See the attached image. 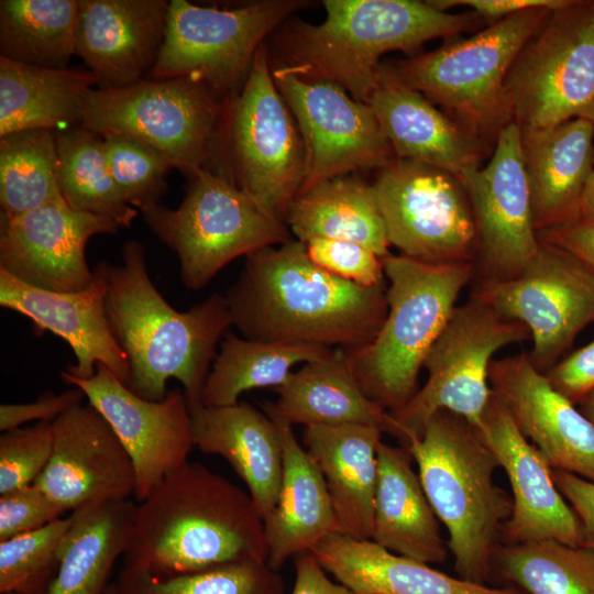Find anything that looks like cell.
I'll return each instance as SVG.
<instances>
[{
	"label": "cell",
	"instance_id": "obj_1",
	"mask_svg": "<svg viewBox=\"0 0 594 594\" xmlns=\"http://www.w3.org/2000/svg\"><path fill=\"white\" fill-rule=\"evenodd\" d=\"M226 297L245 339L342 350L372 342L388 310L384 285L366 287L329 273L298 240L248 255Z\"/></svg>",
	"mask_w": 594,
	"mask_h": 594
},
{
	"label": "cell",
	"instance_id": "obj_2",
	"mask_svg": "<svg viewBox=\"0 0 594 594\" xmlns=\"http://www.w3.org/2000/svg\"><path fill=\"white\" fill-rule=\"evenodd\" d=\"M267 554L264 521L249 492L187 462L136 505L123 566L170 576L267 561Z\"/></svg>",
	"mask_w": 594,
	"mask_h": 594
},
{
	"label": "cell",
	"instance_id": "obj_3",
	"mask_svg": "<svg viewBox=\"0 0 594 594\" xmlns=\"http://www.w3.org/2000/svg\"><path fill=\"white\" fill-rule=\"evenodd\" d=\"M122 264L109 265L106 312L110 330L128 356L127 386L148 400L163 399L176 378L188 407L202 404L217 343L233 324L226 296L215 293L187 311H177L148 275L145 249L129 240Z\"/></svg>",
	"mask_w": 594,
	"mask_h": 594
},
{
	"label": "cell",
	"instance_id": "obj_4",
	"mask_svg": "<svg viewBox=\"0 0 594 594\" xmlns=\"http://www.w3.org/2000/svg\"><path fill=\"white\" fill-rule=\"evenodd\" d=\"M320 24L285 21L275 31L274 67L311 81H332L367 103L380 57L409 52L438 37L476 30L484 21L472 11L450 13L428 1L324 0Z\"/></svg>",
	"mask_w": 594,
	"mask_h": 594
},
{
	"label": "cell",
	"instance_id": "obj_5",
	"mask_svg": "<svg viewBox=\"0 0 594 594\" xmlns=\"http://www.w3.org/2000/svg\"><path fill=\"white\" fill-rule=\"evenodd\" d=\"M439 521L460 579L485 584L512 497L495 482L498 461L479 430L464 418L440 410L420 437L403 444Z\"/></svg>",
	"mask_w": 594,
	"mask_h": 594
},
{
	"label": "cell",
	"instance_id": "obj_6",
	"mask_svg": "<svg viewBox=\"0 0 594 594\" xmlns=\"http://www.w3.org/2000/svg\"><path fill=\"white\" fill-rule=\"evenodd\" d=\"M388 310L372 342L344 350L363 393L389 414L416 394L428 352L474 277L472 262L427 264L389 254L382 258Z\"/></svg>",
	"mask_w": 594,
	"mask_h": 594
},
{
	"label": "cell",
	"instance_id": "obj_7",
	"mask_svg": "<svg viewBox=\"0 0 594 594\" xmlns=\"http://www.w3.org/2000/svg\"><path fill=\"white\" fill-rule=\"evenodd\" d=\"M553 9L525 10L472 36H452L428 53L387 65L483 144L508 124L505 81L528 40Z\"/></svg>",
	"mask_w": 594,
	"mask_h": 594
},
{
	"label": "cell",
	"instance_id": "obj_8",
	"mask_svg": "<svg viewBox=\"0 0 594 594\" xmlns=\"http://www.w3.org/2000/svg\"><path fill=\"white\" fill-rule=\"evenodd\" d=\"M271 65L263 43L244 85L226 99L209 168L285 222L305 177L306 150Z\"/></svg>",
	"mask_w": 594,
	"mask_h": 594
},
{
	"label": "cell",
	"instance_id": "obj_9",
	"mask_svg": "<svg viewBox=\"0 0 594 594\" xmlns=\"http://www.w3.org/2000/svg\"><path fill=\"white\" fill-rule=\"evenodd\" d=\"M188 180L176 209L160 204L141 211L177 254L186 288L201 289L233 260L292 240L286 222L209 167Z\"/></svg>",
	"mask_w": 594,
	"mask_h": 594
},
{
	"label": "cell",
	"instance_id": "obj_10",
	"mask_svg": "<svg viewBox=\"0 0 594 594\" xmlns=\"http://www.w3.org/2000/svg\"><path fill=\"white\" fill-rule=\"evenodd\" d=\"M505 97L521 133L594 122V0H566L549 12L515 58Z\"/></svg>",
	"mask_w": 594,
	"mask_h": 594
},
{
	"label": "cell",
	"instance_id": "obj_11",
	"mask_svg": "<svg viewBox=\"0 0 594 594\" xmlns=\"http://www.w3.org/2000/svg\"><path fill=\"white\" fill-rule=\"evenodd\" d=\"M224 102L188 77L143 79L123 88L89 90L78 125L100 135L140 139L189 179L210 165Z\"/></svg>",
	"mask_w": 594,
	"mask_h": 594
},
{
	"label": "cell",
	"instance_id": "obj_12",
	"mask_svg": "<svg viewBox=\"0 0 594 594\" xmlns=\"http://www.w3.org/2000/svg\"><path fill=\"white\" fill-rule=\"evenodd\" d=\"M527 339L530 333L522 323L502 316L474 290L466 302L454 308L428 352L425 385L403 409L391 414L397 439L404 444L410 437H420L440 410L477 428L492 398L488 375L494 354Z\"/></svg>",
	"mask_w": 594,
	"mask_h": 594
},
{
	"label": "cell",
	"instance_id": "obj_13",
	"mask_svg": "<svg viewBox=\"0 0 594 594\" xmlns=\"http://www.w3.org/2000/svg\"><path fill=\"white\" fill-rule=\"evenodd\" d=\"M305 0H263L233 9L172 0L165 40L148 79L188 77L227 99L244 85L264 38Z\"/></svg>",
	"mask_w": 594,
	"mask_h": 594
},
{
	"label": "cell",
	"instance_id": "obj_14",
	"mask_svg": "<svg viewBox=\"0 0 594 594\" xmlns=\"http://www.w3.org/2000/svg\"><path fill=\"white\" fill-rule=\"evenodd\" d=\"M378 170L372 188L391 245L427 264L473 263L476 226L459 177L400 158Z\"/></svg>",
	"mask_w": 594,
	"mask_h": 594
},
{
	"label": "cell",
	"instance_id": "obj_15",
	"mask_svg": "<svg viewBox=\"0 0 594 594\" xmlns=\"http://www.w3.org/2000/svg\"><path fill=\"white\" fill-rule=\"evenodd\" d=\"M540 241L514 278L480 282L475 292L502 316L522 323L532 365L546 373L575 337L594 322V274L573 254Z\"/></svg>",
	"mask_w": 594,
	"mask_h": 594
},
{
	"label": "cell",
	"instance_id": "obj_16",
	"mask_svg": "<svg viewBox=\"0 0 594 594\" xmlns=\"http://www.w3.org/2000/svg\"><path fill=\"white\" fill-rule=\"evenodd\" d=\"M272 74L305 144L299 193L351 172L381 169L396 158L369 103L332 81L305 80L283 67L272 66Z\"/></svg>",
	"mask_w": 594,
	"mask_h": 594
},
{
	"label": "cell",
	"instance_id": "obj_17",
	"mask_svg": "<svg viewBox=\"0 0 594 594\" xmlns=\"http://www.w3.org/2000/svg\"><path fill=\"white\" fill-rule=\"evenodd\" d=\"M477 233L480 282L519 275L539 249L524 166L521 132L509 122L498 133L490 162L465 174Z\"/></svg>",
	"mask_w": 594,
	"mask_h": 594
},
{
	"label": "cell",
	"instance_id": "obj_18",
	"mask_svg": "<svg viewBox=\"0 0 594 594\" xmlns=\"http://www.w3.org/2000/svg\"><path fill=\"white\" fill-rule=\"evenodd\" d=\"M61 377L84 393L129 453L139 503L168 473L188 462L195 442L184 391L174 388L161 400H148L134 394L102 364L97 365L95 375L89 378H78L65 371L61 372Z\"/></svg>",
	"mask_w": 594,
	"mask_h": 594
},
{
	"label": "cell",
	"instance_id": "obj_19",
	"mask_svg": "<svg viewBox=\"0 0 594 594\" xmlns=\"http://www.w3.org/2000/svg\"><path fill=\"white\" fill-rule=\"evenodd\" d=\"M112 219L72 209L65 201L6 217L0 222V270L30 286L77 292L94 278L86 245L98 234H116Z\"/></svg>",
	"mask_w": 594,
	"mask_h": 594
},
{
	"label": "cell",
	"instance_id": "obj_20",
	"mask_svg": "<svg viewBox=\"0 0 594 594\" xmlns=\"http://www.w3.org/2000/svg\"><path fill=\"white\" fill-rule=\"evenodd\" d=\"M52 425L53 452L34 485L63 512L134 494L133 462L96 408L77 405Z\"/></svg>",
	"mask_w": 594,
	"mask_h": 594
},
{
	"label": "cell",
	"instance_id": "obj_21",
	"mask_svg": "<svg viewBox=\"0 0 594 594\" xmlns=\"http://www.w3.org/2000/svg\"><path fill=\"white\" fill-rule=\"evenodd\" d=\"M476 429L512 488V514L501 535L504 544L556 540L582 547L580 520L556 485L552 468L493 395Z\"/></svg>",
	"mask_w": 594,
	"mask_h": 594
},
{
	"label": "cell",
	"instance_id": "obj_22",
	"mask_svg": "<svg viewBox=\"0 0 594 594\" xmlns=\"http://www.w3.org/2000/svg\"><path fill=\"white\" fill-rule=\"evenodd\" d=\"M488 380L492 395L552 470L594 483V426L551 387L528 353L494 360Z\"/></svg>",
	"mask_w": 594,
	"mask_h": 594
},
{
	"label": "cell",
	"instance_id": "obj_23",
	"mask_svg": "<svg viewBox=\"0 0 594 594\" xmlns=\"http://www.w3.org/2000/svg\"><path fill=\"white\" fill-rule=\"evenodd\" d=\"M109 265L99 262L90 285L69 293L30 286L0 270V306L31 319L36 334L48 331L67 342L76 358L65 370L69 375L89 378L102 364L127 385L128 356L114 339L106 312Z\"/></svg>",
	"mask_w": 594,
	"mask_h": 594
},
{
	"label": "cell",
	"instance_id": "obj_24",
	"mask_svg": "<svg viewBox=\"0 0 594 594\" xmlns=\"http://www.w3.org/2000/svg\"><path fill=\"white\" fill-rule=\"evenodd\" d=\"M170 1L79 0L75 55L100 89L134 85L150 75L163 46Z\"/></svg>",
	"mask_w": 594,
	"mask_h": 594
},
{
	"label": "cell",
	"instance_id": "obj_25",
	"mask_svg": "<svg viewBox=\"0 0 594 594\" xmlns=\"http://www.w3.org/2000/svg\"><path fill=\"white\" fill-rule=\"evenodd\" d=\"M372 107L395 157L444 169L460 179L480 167L484 144L405 85L386 64L380 66Z\"/></svg>",
	"mask_w": 594,
	"mask_h": 594
},
{
	"label": "cell",
	"instance_id": "obj_26",
	"mask_svg": "<svg viewBox=\"0 0 594 594\" xmlns=\"http://www.w3.org/2000/svg\"><path fill=\"white\" fill-rule=\"evenodd\" d=\"M189 411L195 446L228 461L265 521L276 507L283 477V448L274 420L246 403L200 404Z\"/></svg>",
	"mask_w": 594,
	"mask_h": 594
},
{
	"label": "cell",
	"instance_id": "obj_27",
	"mask_svg": "<svg viewBox=\"0 0 594 594\" xmlns=\"http://www.w3.org/2000/svg\"><path fill=\"white\" fill-rule=\"evenodd\" d=\"M521 148L537 232L576 222L592 169L594 122L576 118L521 133Z\"/></svg>",
	"mask_w": 594,
	"mask_h": 594
},
{
	"label": "cell",
	"instance_id": "obj_28",
	"mask_svg": "<svg viewBox=\"0 0 594 594\" xmlns=\"http://www.w3.org/2000/svg\"><path fill=\"white\" fill-rule=\"evenodd\" d=\"M382 433L366 425L304 429L305 449L318 464L332 502L337 534L372 540Z\"/></svg>",
	"mask_w": 594,
	"mask_h": 594
},
{
	"label": "cell",
	"instance_id": "obj_29",
	"mask_svg": "<svg viewBox=\"0 0 594 594\" xmlns=\"http://www.w3.org/2000/svg\"><path fill=\"white\" fill-rule=\"evenodd\" d=\"M310 552L337 582L355 594H525L514 586L490 587L394 553L373 540L331 534Z\"/></svg>",
	"mask_w": 594,
	"mask_h": 594
},
{
	"label": "cell",
	"instance_id": "obj_30",
	"mask_svg": "<svg viewBox=\"0 0 594 594\" xmlns=\"http://www.w3.org/2000/svg\"><path fill=\"white\" fill-rule=\"evenodd\" d=\"M276 424L283 448V477L278 502L264 521L267 563L274 570L337 532V518L323 475L297 441L293 426L264 408Z\"/></svg>",
	"mask_w": 594,
	"mask_h": 594
},
{
	"label": "cell",
	"instance_id": "obj_31",
	"mask_svg": "<svg viewBox=\"0 0 594 594\" xmlns=\"http://www.w3.org/2000/svg\"><path fill=\"white\" fill-rule=\"evenodd\" d=\"M413 461L404 446L380 443L372 540L427 564L442 563L448 544Z\"/></svg>",
	"mask_w": 594,
	"mask_h": 594
},
{
	"label": "cell",
	"instance_id": "obj_32",
	"mask_svg": "<svg viewBox=\"0 0 594 594\" xmlns=\"http://www.w3.org/2000/svg\"><path fill=\"white\" fill-rule=\"evenodd\" d=\"M277 391V403L264 408L292 426L366 425L397 438L393 416L363 393L342 349L305 363Z\"/></svg>",
	"mask_w": 594,
	"mask_h": 594
},
{
	"label": "cell",
	"instance_id": "obj_33",
	"mask_svg": "<svg viewBox=\"0 0 594 594\" xmlns=\"http://www.w3.org/2000/svg\"><path fill=\"white\" fill-rule=\"evenodd\" d=\"M95 86L98 79L90 70L38 67L0 57V136L78 125L85 98Z\"/></svg>",
	"mask_w": 594,
	"mask_h": 594
},
{
	"label": "cell",
	"instance_id": "obj_34",
	"mask_svg": "<svg viewBox=\"0 0 594 594\" xmlns=\"http://www.w3.org/2000/svg\"><path fill=\"white\" fill-rule=\"evenodd\" d=\"M285 222L302 243L315 238L339 239L356 242L381 258L391 254L372 185L353 176L326 179L299 193Z\"/></svg>",
	"mask_w": 594,
	"mask_h": 594
},
{
	"label": "cell",
	"instance_id": "obj_35",
	"mask_svg": "<svg viewBox=\"0 0 594 594\" xmlns=\"http://www.w3.org/2000/svg\"><path fill=\"white\" fill-rule=\"evenodd\" d=\"M136 505L112 501L72 513L57 573L44 594H106L113 565L123 556Z\"/></svg>",
	"mask_w": 594,
	"mask_h": 594
},
{
	"label": "cell",
	"instance_id": "obj_36",
	"mask_svg": "<svg viewBox=\"0 0 594 594\" xmlns=\"http://www.w3.org/2000/svg\"><path fill=\"white\" fill-rule=\"evenodd\" d=\"M332 349L295 342L261 341L229 333L206 380L201 400L208 407L238 404L239 396L253 388L282 386L299 362H310Z\"/></svg>",
	"mask_w": 594,
	"mask_h": 594
},
{
	"label": "cell",
	"instance_id": "obj_37",
	"mask_svg": "<svg viewBox=\"0 0 594 594\" xmlns=\"http://www.w3.org/2000/svg\"><path fill=\"white\" fill-rule=\"evenodd\" d=\"M79 0H1L0 57L67 68L75 55Z\"/></svg>",
	"mask_w": 594,
	"mask_h": 594
},
{
	"label": "cell",
	"instance_id": "obj_38",
	"mask_svg": "<svg viewBox=\"0 0 594 594\" xmlns=\"http://www.w3.org/2000/svg\"><path fill=\"white\" fill-rule=\"evenodd\" d=\"M57 183L72 209L130 227L139 212L122 197L108 168L100 134L80 125L56 130Z\"/></svg>",
	"mask_w": 594,
	"mask_h": 594
},
{
	"label": "cell",
	"instance_id": "obj_39",
	"mask_svg": "<svg viewBox=\"0 0 594 594\" xmlns=\"http://www.w3.org/2000/svg\"><path fill=\"white\" fill-rule=\"evenodd\" d=\"M525 594H594V551L556 540L499 544L492 571Z\"/></svg>",
	"mask_w": 594,
	"mask_h": 594
},
{
	"label": "cell",
	"instance_id": "obj_40",
	"mask_svg": "<svg viewBox=\"0 0 594 594\" xmlns=\"http://www.w3.org/2000/svg\"><path fill=\"white\" fill-rule=\"evenodd\" d=\"M59 201L65 200L57 183L56 130L0 136L1 215L14 217Z\"/></svg>",
	"mask_w": 594,
	"mask_h": 594
},
{
	"label": "cell",
	"instance_id": "obj_41",
	"mask_svg": "<svg viewBox=\"0 0 594 594\" xmlns=\"http://www.w3.org/2000/svg\"><path fill=\"white\" fill-rule=\"evenodd\" d=\"M114 585L119 594H285L279 572L254 559L170 576L123 566Z\"/></svg>",
	"mask_w": 594,
	"mask_h": 594
},
{
	"label": "cell",
	"instance_id": "obj_42",
	"mask_svg": "<svg viewBox=\"0 0 594 594\" xmlns=\"http://www.w3.org/2000/svg\"><path fill=\"white\" fill-rule=\"evenodd\" d=\"M73 515L0 541V593L44 594L55 578Z\"/></svg>",
	"mask_w": 594,
	"mask_h": 594
},
{
	"label": "cell",
	"instance_id": "obj_43",
	"mask_svg": "<svg viewBox=\"0 0 594 594\" xmlns=\"http://www.w3.org/2000/svg\"><path fill=\"white\" fill-rule=\"evenodd\" d=\"M102 136L109 172L123 199L140 211L155 205L167 189V157L146 142L121 133Z\"/></svg>",
	"mask_w": 594,
	"mask_h": 594
},
{
	"label": "cell",
	"instance_id": "obj_44",
	"mask_svg": "<svg viewBox=\"0 0 594 594\" xmlns=\"http://www.w3.org/2000/svg\"><path fill=\"white\" fill-rule=\"evenodd\" d=\"M53 446L50 421L3 432L0 437V495L34 484L51 459Z\"/></svg>",
	"mask_w": 594,
	"mask_h": 594
},
{
	"label": "cell",
	"instance_id": "obj_45",
	"mask_svg": "<svg viewBox=\"0 0 594 594\" xmlns=\"http://www.w3.org/2000/svg\"><path fill=\"white\" fill-rule=\"evenodd\" d=\"M305 244L312 262L329 273L366 287L383 285L382 258L370 249L329 238H315Z\"/></svg>",
	"mask_w": 594,
	"mask_h": 594
},
{
	"label": "cell",
	"instance_id": "obj_46",
	"mask_svg": "<svg viewBox=\"0 0 594 594\" xmlns=\"http://www.w3.org/2000/svg\"><path fill=\"white\" fill-rule=\"evenodd\" d=\"M63 513L34 484L0 495V541L38 529Z\"/></svg>",
	"mask_w": 594,
	"mask_h": 594
},
{
	"label": "cell",
	"instance_id": "obj_47",
	"mask_svg": "<svg viewBox=\"0 0 594 594\" xmlns=\"http://www.w3.org/2000/svg\"><path fill=\"white\" fill-rule=\"evenodd\" d=\"M543 374L554 391L578 404L594 391V340Z\"/></svg>",
	"mask_w": 594,
	"mask_h": 594
},
{
	"label": "cell",
	"instance_id": "obj_48",
	"mask_svg": "<svg viewBox=\"0 0 594 594\" xmlns=\"http://www.w3.org/2000/svg\"><path fill=\"white\" fill-rule=\"evenodd\" d=\"M84 397V393L74 387L61 394L45 392L31 403L2 404L0 406V430L6 432L34 420L52 422L67 410L82 404Z\"/></svg>",
	"mask_w": 594,
	"mask_h": 594
},
{
	"label": "cell",
	"instance_id": "obj_49",
	"mask_svg": "<svg viewBox=\"0 0 594 594\" xmlns=\"http://www.w3.org/2000/svg\"><path fill=\"white\" fill-rule=\"evenodd\" d=\"M553 480L580 520L582 547L594 551V483L560 470H553Z\"/></svg>",
	"mask_w": 594,
	"mask_h": 594
},
{
	"label": "cell",
	"instance_id": "obj_50",
	"mask_svg": "<svg viewBox=\"0 0 594 594\" xmlns=\"http://www.w3.org/2000/svg\"><path fill=\"white\" fill-rule=\"evenodd\" d=\"M566 0H429L440 10L465 7L485 21L496 22L512 14L538 8L556 9Z\"/></svg>",
	"mask_w": 594,
	"mask_h": 594
},
{
	"label": "cell",
	"instance_id": "obj_51",
	"mask_svg": "<svg viewBox=\"0 0 594 594\" xmlns=\"http://www.w3.org/2000/svg\"><path fill=\"white\" fill-rule=\"evenodd\" d=\"M541 241L573 254L594 274V222L576 221L538 232Z\"/></svg>",
	"mask_w": 594,
	"mask_h": 594
},
{
	"label": "cell",
	"instance_id": "obj_52",
	"mask_svg": "<svg viewBox=\"0 0 594 594\" xmlns=\"http://www.w3.org/2000/svg\"><path fill=\"white\" fill-rule=\"evenodd\" d=\"M294 559L295 582L292 594H355L339 582L332 581L310 551Z\"/></svg>",
	"mask_w": 594,
	"mask_h": 594
},
{
	"label": "cell",
	"instance_id": "obj_53",
	"mask_svg": "<svg viewBox=\"0 0 594 594\" xmlns=\"http://www.w3.org/2000/svg\"><path fill=\"white\" fill-rule=\"evenodd\" d=\"M578 221L594 222V153L592 169L580 202Z\"/></svg>",
	"mask_w": 594,
	"mask_h": 594
},
{
	"label": "cell",
	"instance_id": "obj_54",
	"mask_svg": "<svg viewBox=\"0 0 594 594\" xmlns=\"http://www.w3.org/2000/svg\"><path fill=\"white\" fill-rule=\"evenodd\" d=\"M581 413L592 422L594 426V391L586 395L579 403Z\"/></svg>",
	"mask_w": 594,
	"mask_h": 594
},
{
	"label": "cell",
	"instance_id": "obj_55",
	"mask_svg": "<svg viewBox=\"0 0 594 594\" xmlns=\"http://www.w3.org/2000/svg\"><path fill=\"white\" fill-rule=\"evenodd\" d=\"M106 594H119L118 591H117V587L114 585V583L110 584Z\"/></svg>",
	"mask_w": 594,
	"mask_h": 594
},
{
	"label": "cell",
	"instance_id": "obj_56",
	"mask_svg": "<svg viewBox=\"0 0 594 594\" xmlns=\"http://www.w3.org/2000/svg\"><path fill=\"white\" fill-rule=\"evenodd\" d=\"M1 594H20V593H16V592L10 591V592H4V593H1Z\"/></svg>",
	"mask_w": 594,
	"mask_h": 594
}]
</instances>
